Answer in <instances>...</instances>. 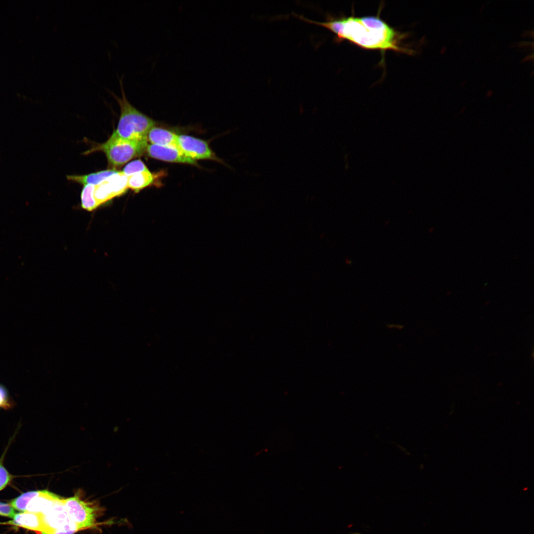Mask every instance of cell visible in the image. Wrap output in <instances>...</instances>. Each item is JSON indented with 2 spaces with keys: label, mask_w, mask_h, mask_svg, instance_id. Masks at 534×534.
<instances>
[{
  "label": "cell",
  "mask_w": 534,
  "mask_h": 534,
  "mask_svg": "<svg viewBox=\"0 0 534 534\" xmlns=\"http://www.w3.org/2000/svg\"><path fill=\"white\" fill-rule=\"evenodd\" d=\"M299 18L327 29L335 35L336 42L348 41L367 49L393 50L407 54L414 52L402 46L401 41L405 36L396 31L379 16H328L325 22L312 21L303 15H300Z\"/></svg>",
  "instance_id": "1"
},
{
  "label": "cell",
  "mask_w": 534,
  "mask_h": 534,
  "mask_svg": "<svg viewBox=\"0 0 534 534\" xmlns=\"http://www.w3.org/2000/svg\"><path fill=\"white\" fill-rule=\"evenodd\" d=\"M95 186L91 184L86 185L82 191V207L88 211H92L98 207L93 197Z\"/></svg>",
  "instance_id": "13"
},
{
  "label": "cell",
  "mask_w": 534,
  "mask_h": 534,
  "mask_svg": "<svg viewBox=\"0 0 534 534\" xmlns=\"http://www.w3.org/2000/svg\"><path fill=\"white\" fill-rule=\"evenodd\" d=\"M149 170L146 165L140 160H136L128 163L123 169L122 172L127 176Z\"/></svg>",
  "instance_id": "15"
},
{
  "label": "cell",
  "mask_w": 534,
  "mask_h": 534,
  "mask_svg": "<svg viewBox=\"0 0 534 534\" xmlns=\"http://www.w3.org/2000/svg\"><path fill=\"white\" fill-rule=\"evenodd\" d=\"M0 525L22 527L42 534L44 532L43 516L41 513L28 511L16 513L12 520L0 522Z\"/></svg>",
  "instance_id": "8"
},
{
  "label": "cell",
  "mask_w": 534,
  "mask_h": 534,
  "mask_svg": "<svg viewBox=\"0 0 534 534\" xmlns=\"http://www.w3.org/2000/svg\"><path fill=\"white\" fill-rule=\"evenodd\" d=\"M60 499L56 494L46 490H34L26 511L43 514Z\"/></svg>",
  "instance_id": "9"
},
{
  "label": "cell",
  "mask_w": 534,
  "mask_h": 534,
  "mask_svg": "<svg viewBox=\"0 0 534 534\" xmlns=\"http://www.w3.org/2000/svg\"><path fill=\"white\" fill-rule=\"evenodd\" d=\"M7 448V447L0 458V491L9 485L13 479L15 477V476L10 474L3 465L4 456Z\"/></svg>",
  "instance_id": "14"
},
{
  "label": "cell",
  "mask_w": 534,
  "mask_h": 534,
  "mask_svg": "<svg viewBox=\"0 0 534 534\" xmlns=\"http://www.w3.org/2000/svg\"><path fill=\"white\" fill-rule=\"evenodd\" d=\"M147 145V139L131 140L111 136L105 142L96 147L105 154L110 164L119 167L141 154Z\"/></svg>",
  "instance_id": "3"
},
{
  "label": "cell",
  "mask_w": 534,
  "mask_h": 534,
  "mask_svg": "<svg viewBox=\"0 0 534 534\" xmlns=\"http://www.w3.org/2000/svg\"><path fill=\"white\" fill-rule=\"evenodd\" d=\"M148 155L152 158L162 161L197 165L196 160L187 156L179 149L168 146L155 144H148L146 150Z\"/></svg>",
  "instance_id": "7"
},
{
  "label": "cell",
  "mask_w": 534,
  "mask_h": 534,
  "mask_svg": "<svg viewBox=\"0 0 534 534\" xmlns=\"http://www.w3.org/2000/svg\"><path fill=\"white\" fill-rule=\"evenodd\" d=\"M154 180V177L149 171L134 174L128 177V187L135 192L149 185Z\"/></svg>",
  "instance_id": "12"
},
{
  "label": "cell",
  "mask_w": 534,
  "mask_h": 534,
  "mask_svg": "<svg viewBox=\"0 0 534 534\" xmlns=\"http://www.w3.org/2000/svg\"><path fill=\"white\" fill-rule=\"evenodd\" d=\"M179 148L193 160L214 159L215 155L205 141L187 135H178Z\"/></svg>",
  "instance_id": "6"
},
{
  "label": "cell",
  "mask_w": 534,
  "mask_h": 534,
  "mask_svg": "<svg viewBox=\"0 0 534 534\" xmlns=\"http://www.w3.org/2000/svg\"><path fill=\"white\" fill-rule=\"evenodd\" d=\"M62 502L69 519L77 526L79 530L94 526L96 513L93 507L82 500L77 495L62 498Z\"/></svg>",
  "instance_id": "4"
},
{
  "label": "cell",
  "mask_w": 534,
  "mask_h": 534,
  "mask_svg": "<svg viewBox=\"0 0 534 534\" xmlns=\"http://www.w3.org/2000/svg\"><path fill=\"white\" fill-rule=\"evenodd\" d=\"M16 513L15 509L9 504L0 502V516L12 518Z\"/></svg>",
  "instance_id": "18"
},
{
  "label": "cell",
  "mask_w": 534,
  "mask_h": 534,
  "mask_svg": "<svg viewBox=\"0 0 534 534\" xmlns=\"http://www.w3.org/2000/svg\"><path fill=\"white\" fill-rule=\"evenodd\" d=\"M118 172L115 170H107L86 175L67 176V178L68 180L78 182L84 186L88 184L96 185Z\"/></svg>",
  "instance_id": "11"
},
{
  "label": "cell",
  "mask_w": 534,
  "mask_h": 534,
  "mask_svg": "<svg viewBox=\"0 0 534 534\" xmlns=\"http://www.w3.org/2000/svg\"><path fill=\"white\" fill-rule=\"evenodd\" d=\"M127 182L128 176L118 171L95 185L93 197L97 206L125 193L128 188Z\"/></svg>",
  "instance_id": "5"
},
{
  "label": "cell",
  "mask_w": 534,
  "mask_h": 534,
  "mask_svg": "<svg viewBox=\"0 0 534 534\" xmlns=\"http://www.w3.org/2000/svg\"><path fill=\"white\" fill-rule=\"evenodd\" d=\"M123 76L119 78L121 96L112 91L110 94L117 101L120 108L119 121L111 136L124 139H147V135L154 127L155 121L135 108L128 100L123 86Z\"/></svg>",
  "instance_id": "2"
},
{
  "label": "cell",
  "mask_w": 534,
  "mask_h": 534,
  "mask_svg": "<svg viewBox=\"0 0 534 534\" xmlns=\"http://www.w3.org/2000/svg\"><path fill=\"white\" fill-rule=\"evenodd\" d=\"M12 402L5 388L0 384V408L8 409L12 407Z\"/></svg>",
  "instance_id": "16"
},
{
  "label": "cell",
  "mask_w": 534,
  "mask_h": 534,
  "mask_svg": "<svg viewBox=\"0 0 534 534\" xmlns=\"http://www.w3.org/2000/svg\"><path fill=\"white\" fill-rule=\"evenodd\" d=\"M79 529L71 520L64 525L55 530L53 534H74Z\"/></svg>",
  "instance_id": "17"
},
{
  "label": "cell",
  "mask_w": 534,
  "mask_h": 534,
  "mask_svg": "<svg viewBox=\"0 0 534 534\" xmlns=\"http://www.w3.org/2000/svg\"><path fill=\"white\" fill-rule=\"evenodd\" d=\"M146 139L152 144L172 147L179 149L178 135L164 129L153 127L149 131Z\"/></svg>",
  "instance_id": "10"
}]
</instances>
